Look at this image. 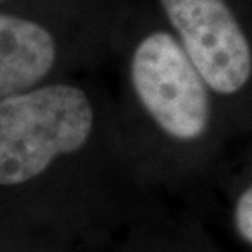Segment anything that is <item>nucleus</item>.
<instances>
[{
	"label": "nucleus",
	"instance_id": "nucleus-1",
	"mask_svg": "<svg viewBox=\"0 0 252 252\" xmlns=\"http://www.w3.org/2000/svg\"><path fill=\"white\" fill-rule=\"evenodd\" d=\"M94 107L82 89L49 84L0 100V200H28L61 180L56 165L89 144Z\"/></svg>",
	"mask_w": 252,
	"mask_h": 252
},
{
	"label": "nucleus",
	"instance_id": "nucleus-2",
	"mask_svg": "<svg viewBox=\"0 0 252 252\" xmlns=\"http://www.w3.org/2000/svg\"><path fill=\"white\" fill-rule=\"evenodd\" d=\"M131 82L143 108L167 136L193 141L205 133L210 122L206 84L169 33L141 39L131 59Z\"/></svg>",
	"mask_w": 252,
	"mask_h": 252
},
{
	"label": "nucleus",
	"instance_id": "nucleus-3",
	"mask_svg": "<svg viewBox=\"0 0 252 252\" xmlns=\"http://www.w3.org/2000/svg\"><path fill=\"white\" fill-rule=\"evenodd\" d=\"M177 41L206 87L239 92L252 74V48L226 0H160Z\"/></svg>",
	"mask_w": 252,
	"mask_h": 252
},
{
	"label": "nucleus",
	"instance_id": "nucleus-4",
	"mask_svg": "<svg viewBox=\"0 0 252 252\" xmlns=\"http://www.w3.org/2000/svg\"><path fill=\"white\" fill-rule=\"evenodd\" d=\"M54 61L56 44L43 27L0 15V100L34 89Z\"/></svg>",
	"mask_w": 252,
	"mask_h": 252
},
{
	"label": "nucleus",
	"instance_id": "nucleus-5",
	"mask_svg": "<svg viewBox=\"0 0 252 252\" xmlns=\"http://www.w3.org/2000/svg\"><path fill=\"white\" fill-rule=\"evenodd\" d=\"M234 224L241 238L252 244V185L239 196L236 203Z\"/></svg>",
	"mask_w": 252,
	"mask_h": 252
},
{
	"label": "nucleus",
	"instance_id": "nucleus-6",
	"mask_svg": "<svg viewBox=\"0 0 252 252\" xmlns=\"http://www.w3.org/2000/svg\"><path fill=\"white\" fill-rule=\"evenodd\" d=\"M0 252H17V251H12V248H7L5 244H0Z\"/></svg>",
	"mask_w": 252,
	"mask_h": 252
}]
</instances>
